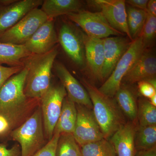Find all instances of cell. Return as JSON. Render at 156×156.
I'll list each match as a JSON object with an SVG mask.
<instances>
[{"label": "cell", "instance_id": "obj_1", "mask_svg": "<svg viewBox=\"0 0 156 156\" xmlns=\"http://www.w3.org/2000/svg\"><path fill=\"white\" fill-rule=\"evenodd\" d=\"M57 46L44 54H31L22 60L28 70L24 93L28 98L41 99L51 86L52 71L58 55Z\"/></svg>", "mask_w": 156, "mask_h": 156}, {"label": "cell", "instance_id": "obj_2", "mask_svg": "<svg viewBox=\"0 0 156 156\" xmlns=\"http://www.w3.org/2000/svg\"><path fill=\"white\" fill-rule=\"evenodd\" d=\"M91 99L92 111L104 138L109 140L126 122L125 115L114 98L104 95L94 85L85 79L81 80Z\"/></svg>", "mask_w": 156, "mask_h": 156}, {"label": "cell", "instance_id": "obj_3", "mask_svg": "<svg viewBox=\"0 0 156 156\" xmlns=\"http://www.w3.org/2000/svg\"><path fill=\"white\" fill-rule=\"evenodd\" d=\"M9 137L19 143L21 156H32L47 144L41 105L28 119L11 132Z\"/></svg>", "mask_w": 156, "mask_h": 156}, {"label": "cell", "instance_id": "obj_4", "mask_svg": "<svg viewBox=\"0 0 156 156\" xmlns=\"http://www.w3.org/2000/svg\"><path fill=\"white\" fill-rule=\"evenodd\" d=\"M146 50L141 37H137L131 42L125 54L120 58L108 78L98 89L101 93L109 97H114L119 89L123 78Z\"/></svg>", "mask_w": 156, "mask_h": 156}, {"label": "cell", "instance_id": "obj_5", "mask_svg": "<svg viewBox=\"0 0 156 156\" xmlns=\"http://www.w3.org/2000/svg\"><path fill=\"white\" fill-rule=\"evenodd\" d=\"M41 105V99L27 98L22 103L0 107V139L9 137L12 131L22 125Z\"/></svg>", "mask_w": 156, "mask_h": 156}, {"label": "cell", "instance_id": "obj_6", "mask_svg": "<svg viewBox=\"0 0 156 156\" xmlns=\"http://www.w3.org/2000/svg\"><path fill=\"white\" fill-rule=\"evenodd\" d=\"M67 95L62 84L51 86L41 99L45 138L50 140L61 113L62 103Z\"/></svg>", "mask_w": 156, "mask_h": 156}, {"label": "cell", "instance_id": "obj_7", "mask_svg": "<svg viewBox=\"0 0 156 156\" xmlns=\"http://www.w3.org/2000/svg\"><path fill=\"white\" fill-rule=\"evenodd\" d=\"M48 19L41 9H34L6 32L0 38V43L23 45Z\"/></svg>", "mask_w": 156, "mask_h": 156}, {"label": "cell", "instance_id": "obj_8", "mask_svg": "<svg viewBox=\"0 0 156 156\" xmlns=\"http://www.w3.org/2000/svg\"><path fill=\"white\" fill-rule=\"evenodd\" d=\"M66 16L79 25L86 33L85 34L91 37L103 39L112 36H123L124 35L112 27L100 12L82 10Z\"/></svg>", "mask_w": 156, "mask_h": 156}, {"label": "cell", "instance_id": "obj_9", "mask_svg": "<svg viewBox=\"0 0 156 156\" xmlns=\"http://www.w3.org/2000/svg\"><path fill=\"white\" fill-rule=\"evenodd\" d=\"M77 119L73 134L80 147L104 138L92 109L76 104Z\"/></svg>", "mask_w": 156, "mask_h": 156}, {"label": "cell", "instance_id": "obj_10", "mask_svg": "<svg viewBox=\"0 0 156 156\" xmlns=\"http://www.w3.org/2000/svg\"><path fill=\"white\" fill-rule=\"evenodd\" d=\"M43 0H0V38Z\"/></svg>", "mask_w": 156, "mask_h": 156}, {"label": "cell", "instance_id": "obj_11", "mask_svg": "<svg viewBox=\"0 0 156 156\" xmlns=\"http://www.w3.org/2000/svg\"><path fill=\"white\" fill-rule=\"evenodd\" d=\"M58 43L74 63L83 66L85 61L83 34L70 23H64L59 30Z\"/></svg>", "mask_w": 156, "mask_h": 156}, {"label": "cell", "instance_id": "obj_12", "mask_svg": "<svg viewBox=\"0 0 156 156\" xmlns=\"http://www.w3.org/2000/svg\"><path fill=\"white\" fill-rule=\"evenodd\" d=\"M90 5L100 10L109 24L116 30L126 34L132 41L127 23L126 1L94 0L87 1Z\"/></svg>", "mask_w": 156, "mask_h": 156}, {"label": "cell", "instance_id": "obj_13", "mask_svg": "<svg viewBox=\"0 0 156 156\" xmlns=\"http://www.w3.org/2000/svg\"><path fill=\"white\" fill-rule=\"evenodd\" d=\"M53 69L64 87L67 96L76 104L92 109L91 99L87 90L71 74L65 66L59 61H55Z\"/></svg>", "mask_w": 156, "mask_h": 156}, {"label": "cell", "instance_id": "obj_14", "mask_svg": "<svg viewBox=\"0 0 156 156\" xmlns=\"http://www.w3.org/2000/svg\"><path fill=\"white\" fill-rule=\"evenodd\" d=\"M58 43L54 19H48L23 45L32 54H41L50 51Z\"/></svg>", "mask_w": 156, "mask_h": 156}, {"label": "cell", "instance_id": "obj_15", "mask_svg": "<svg viewBox=\"0 0 156 156\" xmlns=\"http://www.w3.org/2000/svg\"><path fill=\"white\" fill-rule=\"evenodd\" d=\"M28 70L25 67L9 78L0 89V107H6L22 103L28 98L24 93Z\"/></svg>", "mask_w": 156, "mask_h": 156}, {"label": "cell", "instance_id": "obj_16", "mask_svg": "<svg viewBox=\"0 0 156 156\" xmlns=\"http://www.w3.org/2000/svg\"><path fill=\"white\" fill-rule=\"evenodd\" d=\"M103 41L105 60L101 78L102 81H105L111 74L132 41L122 36L108 37L103 39Z\"/></svg>", "mask_w": 156, "mask_h": 156}, {"label": "cell", "instance_id": "obj_17", "mask_svg": "<svg viewBox=\"0 0 156 156\" xmlns=\"http://www.w3.org/2000/svg\"><path fill=\"white\" fill-rule=\"evenodd\" d=\"M85 61L92 76L102 81L101 74L104 63L103 39L88 37L83 34Z\"/></svg>", "mask_w": 156, "mask_h": 156}, {"label": "cell", "instance_id": "obj_18", "mask_svg": "<svg viewBox=\"0 0 156 156\" xmlns=\"http://www.w3.org/2000/svg\"><path fill=\"white\" fill-rule=\"evenodd\" d=\"M156 74V56L151 51L145 50L123 78L122 82L127 84H134L155 77Z\"/></svg>", "mask_w": 156, "mask_h": 156}, {"label": "cell", "instance_id": "obj_19", "mask_svg": "<svg viewBox=\"0 0 156 156\" xmlns=\"http://www.w3.org/2000/svg\"><path fill=\"white\" fill-rule=\"evenodd\" d=\"M137 124L129 121L123 125L110 138L118 156H135L134 136Z\"/></svg>", "mask_w": 156, "mask_h": 156}, {"label": "cell", "instance_id": "obj_20", "mask_svg": "<svg viewBox=\"0 0 156 156\" xmlns=\"http://www.w3.org/2000/svg\"><path fill=\"white\" fill-rule=\"evenodd\" d=\"M114 97L123 115L130 122L137 124V103L134 90L130 86L122 83Z\"/></svg>", "mask_w": 156, "mask_h": 156}, {"label": "cell", "instance_id": "obj_21", "mask_svg": "<svg viewBox=\"0 0 156 156\" xmlns=\"http://www.w3.org/2000/svg\"><path fill=\"white\" fill-rule=\"evenodd\" d=\"M83 6V2L80 0H43L41 9L48 19H54L81 11Z\"/></svg>", "mask_w": 156, "mask_h": 156}, {"label": "cell", "instance_id": "obj_22", "mask_svg": "<svg viewBox=\"0 0 156 156\" xmlns=\"http://www.w3.org/2000/svg\"><path fill=\"white\" fill-rule=\"evenodd\" d=\"M77 119L76 104L71 100L67 95L62 103L60 115L54 128L53 134L58 133H73Z\"/></svg>", "mask_w": 156, "mask_h": 156}, {"label": "cell", "instance_id": "obj_23", "mask_svg": "<svg viewBox=\"0 0 156 156\" xmlns=\"http://www.w3.org/2000/svg\"><path fill=\"white\" fill-rule=\"evenodd\" d=\"M31 54L23 45L0 43V65L5 64L10 67H23L22 59Z\"/></svg>", "mask_w": 156, "mask_h": 156}, {"label": "cell", "instance_id": "obj_24", "mask_svg": "<svg viewBox=\"0 0 156 156\" xmlns=\"http://www.w3.org/2000/svg\"><path fill=\"white\" fill-rule=\"evenodd\" d=\"M134 143L136 151L155 147L156 125L146 126L137 125L135 131Z\"/></svg>", "mask_w": 156, "mask_h": 156}, {"label": "cell", "instance_id": "obj_25", "mask_svg": "<svg viewBox=\"0 0 156 156\" xmlns=\"http://www.w3.org/2000/svg\"><path fill=\"white\" fill-rule=\"evenodd\" d=\"M81 156H116L114 147L105 138L80 147Z\"/></svg>", "mask_w": 156, "mask_h": 156}, {"label": "cell", "instance_id": "obj_26", "mask_svg": "<svg viewBox=\"0 0 156 156\" xmlns=\"http://www.w3.org/2000/svg\"><path fill=\"white\" fill-rule=\"evenodd\" d=\"M127 23L132 41L140 36L145 23L147 11L129 6L126 8Z\"/></svg>", "mask_w": 156, "mask_h": 156}, {"label": "cell", "instance_id": "obj_27", "mask_svg": "<svg viewBox=\"0 0 156 156\" xmlns=\"http://www.w3.org/2000/svg\"><path fill=\"white\" fill-rule=\"evenodd\" d=\"M56 156H81L80 147L72 133H62L58 138Z\"/></svg>", "mask_w": 156, "mask_h": 156}, {"label": "cell", "instance_id": "obj_28", "mask_svg": "<svg viewBox=\"0 0 156 156\" xmlns=\"http://www.w3.org/2000/svg\"><path fill=\"white\" fill-rule=\"evenodd\" d=\"M137 118L140 126L156 125V107L148 99L140 98L137 101Z\"/></svg>", "mask_w": 156, "mask_h": 156}, {"label": "cell", "instance_id": "obj_29", "mask_svg": "<svg viewBox=\"0 0 156 156\" xmlns=\"http://www.w3.org/2000/svg\"><path fill=\"white\" fill-rule=\"evenodd\" d=\"M156 34V16L147 13L145 23L140 35L142 38L143 43L146 50L154 43Z\"/></svg>", "mask_w": 156, "mask_h": 156}, {"label": "cell", "instance_id": "obj_30", "mask_svg": "<svg viewBox=\"0 0 156 156\" xmlns=\"http://www.w3.org/2000/svg\"><path fill=\"white\" fill-rule=\"evenodd\" d=\"M59 135V133H54L52 138L32 156H56V146Z\"/></svg>", "mask_w": 156, "mask_h": 156}, {"label": "cell", "instance_id": "obj_31", "mask_svg": "<svg viewBox=\"0 0 156 156\" xmlns=\"http://www.w3.org/2000/svg\"><path fill=\"white\" fill-rule=\"evenodd\" d=\"M23 67H7L0 65V89L9 78L19 73Z\"/></svg>", "mask_w": 156, "mask_h": 156}, {"label": "cell", "instance_id": "obj_32", "mask_svg": "<svg viewBox=\"0 0 156 156\" xmlns=\"http://www.w3.org/2000/svg\"><path fill=\"white\" fill-rule=\"evenodd\" d=\"M0 156H21L19 144H14L11 148H8L6 144L0 143Z\"/></svg>", "mask_w": 156, "mask_h": 156}, {"label": "cell", "instance_id": "obj_33", "mask_svg": "<svg viewBox=\"0 0 156 156\" xmlns=\"http://www.w3.org/2000/svg\"><path fill=\"white\" fill-rule=\"evenodd\" d=\"M140 93L146 98H150L156 94V89L145 81L138 82Z\"/></svg>", "mask_w": 156, "mask_h": 156}, {"label": "cell", "instance_id": "obj_34", "mask_svg": "<svg viewBox=\"0 0 156 156\" xmlns=\"http://www.w3.org/2000/svg\"><path fill=\"white\" fill-rule=\"evenodd\" d=\"M148 2V0H128L126 1V3L133 8L147 11Z\"/></svg>", "mask_w": 156, "mask_h": 156}, {"label": "cell", "instance_id": "obj_35", "mask_svg": "<svg viewBox=\"0 0 156 156\" xmlns=\"http://www.w3.org/2000/svg\"><path fill=\"white\" fill-rule=\"evenodd\" d=\"M147 11L149 14L156 16V1L150 0L148 2Z\"/></svg>", "mask_w": 156, "mask_h": 156}, {"label": "cell", "instance_id": "obj_36", "mask_svg": "<svg viewBox=\"0 0 156 156\" xmlns=\"http://www.w3.org/2000/svg\"><path fill=\"white\" fill-rule=\"evenodd\" d=\"M135 156H156V148L147 150L136 151Z\"/></svg>", "mask_w": 156, "mask_h": 156}, {"label": "cell", "instance_id": "obj_37", "mask_svg": "<svg viewBox=\"0 0 156 156\" xmlns=\"http://www.w3.org/2000/svg\"><path fill=\"white\" fill-rule=\"evenodd\" d=\"M150 84L152 86H153L156 89V79L155 77L151 78V79H148V80H145Z\"/></svg>", "mask_w": 156, "mask_h": 156}, {"label": "cell", "instance_id": "obj_38", "mask_svg": "<svg viewBox=\"0 0 156 156\" xmlns=\"http://www.w3.org/2000/svg\"><path fill=\"white\" fill-rule=\"evenodd\" d=\"M148 100L153 105L156 107V94L149 98Z\"/></svg>", "mask_w": 156, "mask_h": 156}]
</instances>
